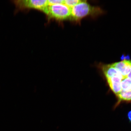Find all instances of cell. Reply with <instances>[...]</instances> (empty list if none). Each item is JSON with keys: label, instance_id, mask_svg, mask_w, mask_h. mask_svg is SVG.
<instances>
[{"label": "cell", "instance_id": "1", "mask_svg": "<svg viewBox=\"0 0 131 131\" xmlns=\"http://www.w3.org/2000/svg\"><path fill=\"white\" fill-rule=\"evenodd\" d=\"M102 13L100 8L91 6L86 1H81L71 8L70 18L72 20L78 21L86 16L97 15Z\"/></svg>", "mask_w": 131, "mask_h": 131}, {"label": "cell", "instance_id": "2", "mask_svg": "<svg viewBox=\"0 0 131 131\" xmlns=\"http://www.w3.org/2000/svg\"><path fill=\"white\" fill-rule=\"evenodd\" d=\"M11 2L15 6L14 14L29 9L39 10L47 14L48 4L46 0H14Z\"/></svg>", "mask_w": 131, "mask_h": 131}, {"label": "cell", "instance_id": "3", "mask_svg": "<svg viewBox=\"0 0 131 131\" xmlns=\"http://www.w3.org/2000/svg\"><path fill=\"white\" fill-rule=\"evenodd\" d=\"M71 9L64 4L48 6L47 14L58 20H64L70 17Z\"/></svg>", "mask_w": 131, "mask_h": 131}, {"label": "cell", "instance_id": "4", "mask_svg": "<svg viewBox=\"0 0 131 131\" xmlns=\"http://www.w3.org/2000/svg\"><path fill=\"white\" fill-rule=\"evenodd\" d=\"M111 65L122 75L124 78H127L131 70V60H130L124 59Z\"/></svg>", "mask_w": 131, "mask_h": 131}, {"label": "cell", "instance_id": "5", "mask_svg": "<svg viewBox=\"0 0 131 131\" xmlns=\"http://www.w3.org/2000/svg\"><path fill=\"white\" fill-rule=\"evenodd\" d=\"M124 78L122 75L120 74L106 79L111 90L117 95L122 91L121 83L122 80Z\"/></svg>", "mask_w": 131, "mask_h": 131}, {"label": "cell", "instance_id": "6", "mask_svg": "<svg viewBox=\"0 0 131 131\" xmlns=\"http://www.w3.org/2000/svg\"><path fill=\"white\" fill-rule=\"evenodd\" d=\"M101 68L106 79L121 74L111 64L103 65Z\"/></svg>", "mask_w": 131, "mask_h": 131}, {"label": "cell", "instance_id": "7", "mask_svg": "<svg viewBox=\"0 0 131 131\" xmlns=\"http://www.w3.org/2000/svg\"><path fill=\"white\" fill-rule=\"evenodd\" d=\"M119 99L121 101H131V90L125 91H122L117 95Z\"/></svg>", "mask_w": 131, "mask_h": 131}, {"label": "cell", "instance_id": "8", "mask_svg": "<svg viewBox=\"0 0 131 131\" xmlns=\"http://www.w3.org/2000/svg\"><path fill=\"white\" fill-rule=\"evenodd\" d=\"M121 86L122 91H127L131 90V80L127 78L123 79Z\"/></svg>", "mask_w": 131, "mask_h": 131}, {"label": "cell", "instance_id": "9", "mask_svg": "<svg viewBox=\"0 0 131 131\" xmlns=\"http://www.w3.org/2000/svg\"><path fill=\"white\" fill-rule=\"evenodd\" d=\"M81 1V0H65L64 4L71 9Z\"/></svg>", "mask_w": 131, "mask_h": 131}, {"label": "cell", "instance_id": "10", "mask_svg": "<svg viewBox=\"0 0 131 131\" xmlns=\"http://www.w3.org/2000/svg\"><path fill=\"white\" fill-rule=\"evenodd\" d=\"M49 6L51 5L64 4V1L63 0H49L47 1Z\"/></svg>", "mask_w": 131, "mask_h": 131}, {"label": "cell", "instance_id": "11", "mask_svg": "<svg viewBox=\"0 0 131 131\" xmlns=\"http://www.w3.org/2000/svg\"><path fill=\"white\" fill-rule=\"evenodd\" d=\"M127 116L129 122L131 123V111L128 112Z\"/></svg>", "mask_w": 131, "mask_h": 131}, {"label": "cell", "instance_id": "12", "mask_svg": "<svg viewBox=\"0 0 131 131\" xmlns=\"http://www.w3.org/2000/svg\"><path fill=\"white\" fill-rule=\"evenodd\" d=\"M127 78L130 79L131 80V70L130 73L127 75Z\"/></svg>", "mask_w": 131, "mask_h": 131}]
</instances>
